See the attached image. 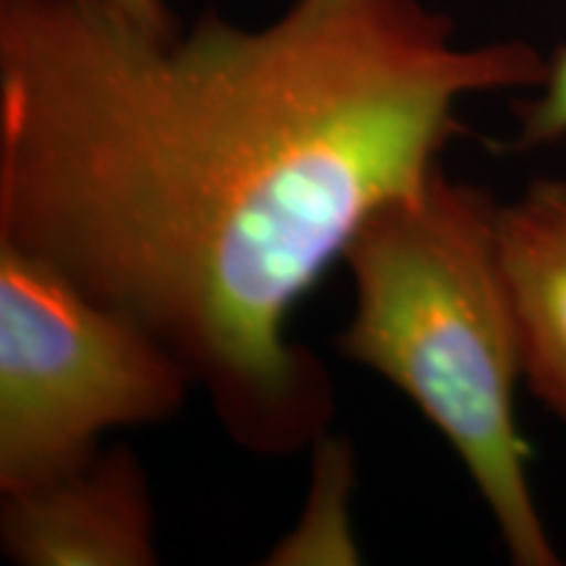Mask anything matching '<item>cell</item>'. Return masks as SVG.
Listing matches in <instances>:
<instances>
[{
	"label": "cell",
	"mask_w": 566,
	"mask_h": 566,
	"mask_svg": "<svg viewBox=\"0 0 566 566\" xmlns=\"http://www.w3.org/2000/svg\"><path fill=\"white\" fill-rule=\"evenodd\" d=\"M546 74L530 42L459 45L422 0L176 34L103 0H0V239L145 325L244 451L296 454L334 391L292 310L441 168L459 103Z\"/></svg>",
	"instance_id": "1"
},
{
	"label": "cell",
	"mask_w": 566,
	"mask_h": 566,
	"mask_svg": "<svg viewBox=\"0 0 566 566\" xmlns=\"http://www.w3.org/2000/svg\"><path fill=\"white\" fill-rule=\"evenodd\" d=\"M499 205L438 168L420 192L375 210L344 250L354 315L336 344L399 388L446 438L509 558L556 566L516 420L525 365L499 250Z\"/></svg>",
	"instance_id": "2"
},
{
	"label": "cell",
	"mask_w": 566,
	"mask_h": 566,
	"mask_svg": "<svg viewBox=\"0 0 566 566\" xmlns=\"http://www.w3.org/2000/svg\"><path fill=\"white\" fill-rule=\"evenodd\" d=\"M192 386L145 325L0 239V493L87 464L108 430L168 420Z\"/></svg>",
	"instance_id": "3"
},
{
	"label": "cell",
	"mask_w": 566,
	"mask_h": 566,
	"mask_svg": "<svg viewBox=\"0 0 566 566\" xmlns=\"http://www.w3.org/2000/svg\"><path fill=\"white\" fill-rule=\"evenodd\" d=\"M0 543L24 566H153L155 509L126 446L48 483L3 493Z\"/></svg>",
	"instance_id": "4"
},
{
	"label": "cell",
	"mask_w": 566,
	"mask_h": 566,
	"mask_svg": "<svg viewBox=\"0 0 566 566\" xmlns=\"http://www.w3.org/2000/svg\"><path fill=\"white\" fill-rule=\"evenodd\" d=\"M499 250L520 323L525 388L566 424V176L499 205Z\"/></svg>",
	"instance_id": "5"
},
{
	"label": "cell",
	"mask_w": 566,
	"mask_h": 566,
	"mask_svg": "<svg viewBox=\"0 0 566 566\" xmlns=\"http://www.w3.org/2000/svg\"><path fill=\"white\" fill-rule=\"evenodd\" d=\"M566 137V45L548 59V74L537 95L520 105V129L512 150H535Z\"/></svg>",
	"instance_id": "6"
},
{
	"label": "cell",
	"mask_w": 566,
	"mask_h": 566,
	"mask_svg": "<svg viewBox=\"0 0 566 566\" xmlns=\"http://www.w3.org/2000/svg\"><path fill=\"white\" fill-rule=\"evenodd\" d=\"M105 6L124 13L126 19H132L134 24L145 27V30L158 32V34H176L179 24H176L171 9L166 6V0H103Z\"/></svg>",
	"instance_id": "7"
}]
</instances>
